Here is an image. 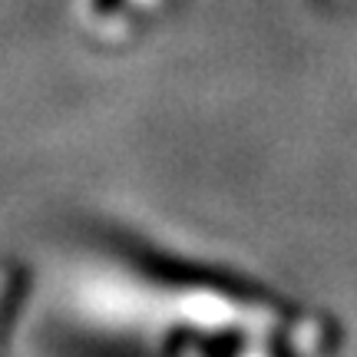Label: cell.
Segmentation results:
<instances>
[{
    "instance_id": "1",
    "label": "cell",
    "mask_w": 357,
    "mask_h": 357,
    "mask_svg": "<svg viewBox=\"0 0 357 357\" xmlns=\"http://www.w3.org/2000/svg\"><path fill=\"white\" fill-rule=\"evenodd\" d=\"M73 298H109L106 305H139V318L129 337H149L155 347H169V334L199 337V347L212 351H314L321 347V321L294 318L281 307L245 298L238 291H222L208 281L172 278L155 268L136 261H96L83 271V284H73ZM106 305L93 301L86 311H102Z\"/></svg>"
},
{
    "instance_id": "2",
    "label": "cell",
    "mask_w": 357,
    "mask_h": 357,
    "mask_svg": "<svg viewBox=\"0 0 357 357\" xmlns=\"http://www.w3.org/2000/svg\"><path fill=\"white\" fill-rule=\"evenodd\" d=\"M337 3H347V0H337Z\"/></svg>"
}]
</instances>
